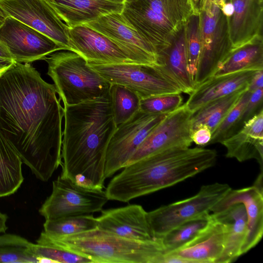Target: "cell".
I'll return each instance as SVG.
<instances>
[{
  "label": "cell",
  "mask_w": 263,
  "mask_h": 263,
  "mask_svg": "<svg viewBox=\"0 0 263 263\" xmlns=\"http://www.w3.org/2000/svg\"><path fill=\"white\" fill-rule=\"evenodd\" d=\"M57 94L29 63L14 62L0 76V131L44 182L62 163L64 107Z\"/></svg>",
  "instance_id": "1"
},
{
  "label": "cell",
  "mask_w": 263,
  "mask_h": 263,
  "mask_svg": "<svg viewBox=\"0 0 263 263\" xmlns=\"http://www.w3.org/2000/svg\"><path fill=\"white\" fill-rule=\"evenodd\" d=\"M64 119L60 176L102 190L107 147L117 127L109 97L65 104Z\"/></svg>",
  "instance_id": "2"
},
{
  "label": "cell",
  "mask_w": 263,
  "mask_h": 263,
  "mask_svg": "<svg viewBox=\"0 0 263 263\" xmlns=\"http://www.w3.org/2000/svg\"><path fill=\"white\" fill-rule=\"evenodd\" d=\"M215 149L177 147L160 152L128 164L108 184L110 200L132 199L173 186L213 166Z\"/></svg>",
  "instance_id": "3"
},
{
  "label": "cell",
  "mask_w": 263,
  "mask_h": 263,
  "mask_svg": "<svg viewBox=\"0 0 263 263\" xmlns=\"http://www.w3.org/2000/svg\"><path fill=\"white\" fill-rule=\"evenodd\" d=\"M49 237L56 243L87 256L93 263H163L165 254L160 239H129L98 228L74 235Z\"/></svg>",
  "instance_id": "4"
},
{
  "label": "cell",
  "mask_w": 263,
  "mask_h": 263,
  "mask_svg": "<svg viewBox=\"0 0 263 263\" xmlns=\"http://www.w3.org/2000/svg\"><path fill=\"white\" fill-rule=\"evenodd\" d=\"M194 13L190 0H124L121 12L157 54Z\"/></svg>",
  "instance_id": "5"
},
{
  "label": "cell",
  "mask_w": 263,
  "mask_h": 263,
  "mask_svg": "<svg viewBox=\"0 0 263 263\" xmlns=\"http://www.w3.org/2000/svg\"><path fill=\"white\" fill-rule=\"evenodd\" d=\"M44 60L48 64L47 74L64 105L109 97L110 84L78 53L56 51Z\"/></svg>",
  "instance_id": "6"
},
{
  "label": "cell",
  "mask_w": 263,
  "mask_h": 263,
  "mask_svg": "<svg viewBox=\"0 0 263 263\" xmlns=\"http://www.w3.org/2000/svg\"><path fill=\"white\" fill-rule=\"evenodd\" d=\"M68 36L72 51L87 63L157 66L156 57L112 40L85 24L69 28Z\"/></svg>",
  "instance_id": "7"
},
{
  "label": "cell",
  "mask_w": 263,
  "mask_h": 263,
  "mask_svg": "<svg viewBox=\"0 0 263 263\" xmlns=\"http://www.w3.org/2000/svg\"><path fill=\"white\" fill-rule=\"evenodd\" d=\"M231 190L226 183L202 186L195 195L147 212L148 221L155 239L188 220L211 213L212 209Z\"/></svg>",
  "instance_id": "8"
},
{
  "label": "cell",
  "mask_w": 263,
  "mask_h": 263,
  "mask_svg": "<svg viewBox=\"0 0 263 263\" xmlns=\"http://www.w3.org/2000/svg\"><path fill=\"white\" fill-rule=\"evenodd\" d=\"M199 15L201 48L195 87L213 76L233 50L227 18L220 8L212 0H206Z\"/></svg>",
  "instance_id": "9"
},
{
  "label": "cell",
  "mask_w": 263,
  "mask_h": 263,
  "mask_svg": "<svg viewBox=\"0 0 263 263\" xmlns=\"http://www.w3.org/2000/svg\"><path fill=\"white\" fill-rule=\"evenodd\" d=\"M108 200L103 189L84 187L59 176L39 212L45 220L90 214L101 212Z\"/></svg>",
  "instance_id": "10"
},
{
  "label": "cell",
  "mask_w": 263,
  "mask_h": 263,
  "mask_svg": "<svg viewBox=\"0 0 263 263\" xmlns=\"http://www.w3.org/2000/svg\"><path fill=\"white\" fill-rule=\"evenodd\" d=\"M88 64L110 84L124 86L135 91L141 99L182 93L177 86L160 74L155 66L137 63Z\"/></svg>",
  "instance_id": "11"
},
{
  "label": "cell",
  "mask_w": 263,
  "mask_h": 263,
  "mask_svg": "<svg viewBox=\"0 0 263 263\" xmlns=\"http://www.w3.org/2000/svg\"><path fill=\"white\" fill-rule=\"evenodd\" d=\"M166 115L140 110L129 120L117 126L107 147L106 179L125 167L137 148Z\"/></svg>",
  "instance_id": "12"
},
{
  "label": "cell",
  "mask_w": 263,
  "mask_h": 263,
  "mask_svg": "<svg viewBox=\"0 0 263 263\" xmlns=\"http://www.w3.org/2000/svg\"><path fill=\"white\" fill-rule=\"evenodd\" d=\"M0 10L51 39L64 50L71 51L69 27L47 0H0Z\"/></svg>",
  "instance_id": "13"
},
{
  "label": "cell",
  "mask_w": 263,
  "mask_h": 263,
  "mask_svg": "<svg viewBox=\"0 0 263 263\" xmlns=\"http://www.w3.org/2000/svg\"><path fill=\"white\" fill-rule=\"evenodd\" d=\"M0 42L13 60L30 63L43 60L63 50L51 39L12 16H5L0 25Z\"/></svg>",
  "instance_id": "14"
},
{
  "label": "cell",
  "mask_w": 263,
  "mask_h": 263,
  "mask_svg": "<svg viewBox=\"0 0 263 263\" xmlns=\"http://www.w3.org/2000/svg\"><path fill=\"white\" fill-rule=\"evenodd\" d=\"M193 114L185 103L167 114L139 145L125 166L160 152L190 147L193 142Z\"/></svg>",
  "instance_id": "15"
},
{
  "label": "cell",
  "mask_w": 263,
  "mask_h": 263,
  "mask_svg": "<svg viewBox=\"0 0 263 263\" xmlns=\"http://www.w3.org/2000/svg\"><path fill=\"white\" fill-rule=\"evenodd\" d=\"M101 212V215L96 217L97 228L129 239H156L148 221L147 212L141 205L132 204Z\"/></svg>",
  "instance_id": "16"
},
{
  "label": "cell",
  "mask_w": 263,
  "mask_h": 263,
  "mask_svg": "<svg viewBox=\"0 0 263 263\" xmlns=\"http://www.w3.org/2000/svg\"><path fill=\"white\" fill-rule=\"evenodd\" d=\"M242 203L248 218V234L242 249V254L255 247L263 234V190L255 185L243 189L231 190L212 209L216 213L228 206Z\"/></svg>",
  "instance_id": "17"
},
{
  "label": "cell",
  "mask_w": 263,
  "mask_h": 263,
  "mask_svg": "<svg viewBox=\"0 0 263 263\" xmlns=\"http://www.w3.org/2000/svg\"><path fill=\"white\" fill-rule=\"evenodd\" d=\"M224 228L211 213L208 225L180 248L165 253L181 258L186 263H216L223 250Z\"/></svg>",
  "instance_id": "18"
},
{
  "label": "cell",
  "mask_w": 263,
  "mask_h": 263,
  "mask_svg": "<svg viewBox=\"0 0 263 263\" xmlns=\"http://www.w3.org/2000/svg\"><path fill=\"white\" fill-rule=\"evenodd\" d=\"M157 71L177 86L182 92L190 94L195 88L188 72L184 25L173 36L170 45L157 54Z\"/></svg>",
  "instance_id": "19"
},
{
  "label": "cell",
  "mask_w": 263,
  "mask_h": 263,
  "mask_svg": "<svg viewBox=\"0 0 263 263\" xmlns=\"http://www.w3.org/2000/svg\"><path fill=\"white\" fill-rule=\"evenodd\" d=\"M232 14L227 18L233 49L262 36L263 0H231Z\"/></svg>",
  "instance_id": "20"
},
{
  "label": "cell",
  "mask_w": 263,
  "mask_h": 263,
  "mask_svg": "<svg viewBox=\"0 0 263 263\" xmlns=\"http://www.w3.org/2000/svg\"><path fill=\"white\" fill-rule=\"evenodd\" d=\"M256 71L244 70L209 78L197 86L190 94L188 100L185 103L186 107L194 113L212 101L242 88H248Z\"/></svg>",
  "instance_id": "21"
},
{
  "label": "cell",
  "mask_w": 263,
  "mask_h": 263,
  "mask_svg": "<svg viewBox=\"0 0 263 263\" xmlns=\"http://www.w3.org/2000/svg\"><path fill=\"white\" fill-rule=\"evenodd\" d=\"M60 18L71 28L112 13H121L123 3L109 0H47Z\"/></svg>",
  "instance_id": "22"
},
{
  "label": "cell",
  "mask_w": 263,
  "mask_h": 263,
  "mask_svg": "<svg viewBox=\"0 0 263 263\" xmlns=\"http://www.w3.org/2000/svg\"><path fill=\"white\" fill-rule=\"evenodd\" d=\"M211 214L222 223L224 228L223 250L216 263L232 262L242 255V249L248 234L245 207L242 203H236Z\"/></svg>",
  "instance_id": "23"
},
{
  "label": "cell",
  "mask_w": 263,
  "mask_h": 263,
  "mask_svg": "<svg viewBox=\"0 0 263 263\" xmlns=\"http://www.w3.org/2000/svg\"><path fill=\"white\" fill-rule=\"evenodd\" d=\"M85 25L104 35L157 58L155 48L125 20L121 13L104 15Z\"/></svg>",
  "instance_id": "24"
},
{
  "label": "cell",
  "mask_w": 263,
  "mask_h": 263,
  "mask_svg": "<svg viewBox=\"0 0 263 263\" xmlns=\"http://www.w3.org/2000/svg\"><path fill=\"white\" fill-rule=\"evenodd\" d=\"M263 69V39L257 36L233 49L221 63L214 76H221L244 70Z\"/></svg>",
  "instance_id": "25"
},
{
  "label": "cell",
  "mask_w": 263,
  "mask_h": 263,
  "mask_svg": "<svg viewBox=\"0 0 263 263\" xmlns=\"http://www.w3.org/2000/svg\"><path fill=\"white\" fill-rule=\"evenodd\" d=\"M22 161L0 131V198L14 194L24 181Z\"/></svg>",
  "instance_id": "26"
},
{
  "label": "cell",
  "mask_w": 263,
  "mask_h": 263,
  "mask_svg": "<svg viewBox=\"0 0 263 263\" xmlns=\"http://www.w3.org/2000/svg\"><path fill=\"white\" fill-rule=\"evenodd\" d=\"M248 88L212 101L201 107L192 116V132L201 126H206L212 133L237 102Z\"/></svg>",
  "instance_id": "27"
},
{
  "label": "cell",
  "mask_w": 263,
  "mask_h": 263,
  "mask_svg": "<svg viewBox=\"0 0 263 263\" xmlns=\"http://www.w3.org/2000/svg\"><path fill=\"white\" fill-rule=\"evenodd\" d=\"M227 149L226 156L239 162L255 159L263 164V139L252 137L241 130L220 143Z\"/></svg>",
  "instance_id": "28"
},
{
  "label": "cell",
  "mask_w": 263,
  "mask_h": 263,
  "mask_svg": "<svg viewBox=\"0 0 263 263\" xmlns=\"http://www.w3.org/2000/svg\"><path fill=\"white\" fill-rule=\"evenodd\" d=\"M29 247V252L37 257L49 258L54 263H93L87 256L66 248L54 242L44 231Z\"/></svg>",
  "instance_id": "29"
},
{
  "label": "cell",
  "mask_w": 263,
  "mask_h": 263,
  "mask_svg": "<svg viewBox=\"0 0 263 263\" xmlns=\"http://www.w3.org/2000/svg\"><path fill=\"white\" fill-rule=\"evenodd\" d=\"M109 99L117 126L129 120L140 109V97L124 86L110 84Z\"/></svg>",
  "instance_id": "30"
},
{
  "label": "cell",
  "mask_w": 263,
  "mask_h": 263,
  "mask_svg": "<svg viewBox=\"0 0 263 263\" xmlns=\"http://www.w3.org/2000/svg\"><path fill=\"white\" fill-rule=\"evenodd\" d=\"M211 213L188 220L171 230L160 239L165 253L177 250L194 239L209 223Z\"/></svg>",
  "instance_id": "31"
},
{
  "label": "cell",
  "mask_w": 263,
  "mask_h": 263,
  "mask_svg": "<svg viewBox=\"0 0 263 263\" xmlns=\"http://www.w3.org/2000/svg\"><path fill=\"white\" fill-rule=\"evenodd\" d=\"M44 231L51 237L77 234L97 228L96 218L84 214L68 216L54 220H45Z\"/></svg>",
  "instance_id": "32"
},
{
  "label": "cell",
  "mask_w": 263,
  "mask_h": 263,
  "mask_svg": "<svg viewBox=\"0 0 263 263\" xmlns=\"http://www.w3.org/2000/svg\"><path fill=\"white\" fill-rule=\"evenodd\" d=\"M251 93L248 89L243 92L236 104L212 133L208 145L220 143L241 129L242 116Z\"/></svg>",
  "instance_id": "33"
},
{
  "label": "cell",
  "mask_w": 263,
  "mask_h": 263,
  "mask_svg": "<svg viewBox=\"0 0 263 263\" xmlns=\"http://www.w3.org/2000/svg\"><path fill=\"white\" fill-rule=\"evenodd\" d=\"M184 29L187 60V68L194 82L201 48L199 13H194L189 17L184 24Z\"/></svg>",
  "instance_id": "34"
},
{
  "label": "cell",
  "mask_w": 263,
  "mask_h": 263,
  "mask_svg": "<svg viewBox=\"0 0 263 263\" xmlns=\"http://www.w3.org/2000/svg\"><path fill=\"white\" fill-rule=\"evenodd\" d=\"M183 101L180 93L154 96L141 99L140 110L155 114H167L178 107Z\"/></svg>",
  "instance_id": "35"
},
{
  "label": "cell",
  "mask_w": 263,
  "mask_h": 263,
  "mask_svg": "<svg viewBox=\"0 0 263 263\" xmlns=\"http://www.w3.org/2000/svg\"><path fill=\"white\" fill-rule=\"evenodd\" d=\"M29 247H0V262H37L36 258L29 252Z\"/></svg>",
  "instance_id": "36"
},
{
  "label": "cell",
  "mask_w": 263,
  "mask_h": 263,
  "mask_svg": "<svg viewBox=\"0 0 263 263\" xmlns=\"http://www.w3.org/2000/svg\"><path fill=\"white\" fill-rule=\"evenodd\" d=\"M262 88L252 92L243 111L241 118V124H243L262 108Z\"/></svg>",
  "instance_id": "37"
},
{
  "label": "cell",
  "mask_w": 263,
  "mask_h": 263,
  "mask_svg": "<svg viewBox=\"0 0 263 263\" xmlns=\"http://www.w3.org/2000/svg\"><path fill=\"white\" fill-rule=\"evenodd\" d=\"M240 130L252 137L263 139V109L246 122Z\"/></svg>",
  "instance_id": "38"
},
{
  "label": "cell",
  "mask_w": 263,
  "mask_h": 263,
  "mask_svg": "<svg viewBox=\"0 0 263 263\" xmlns=\"http://www.w3.org/2000/svg\"><path fill=\"white\" fill-rule=\"evenodd\" d=\"M212 132L206 126H201L193 130L191 138L193 142L198 146L208 145L212 138Z\"/></svg>",
  "instance_id": "39"
},
{
  "label": "cell",
  "mask_w": 263,
  "mask_h": 263,
  "mask_svg": "<svg viewBox=\"0 0 263 263\" xmlns=\"http://www.w3.org/2000/svg\"><path fill=\"white\" fill-rule=\"evenodd\" d=\"M263 87V69L257 71L252 78L248 88L251 92Z\"/></svg>",
  "instance_id": "40"
},
{
  "label": "cell",
  "mask_w": 263,
  "mask_h": 263,
  "mask_svg": "<svg viewBox=\"0 0 263 263\" xmlns=\"http://www.w3.org/2000/svg\"><path fill=\"white\" fill-rule=\"evenodd\" d=\"M15 62L6 47L0 42V62Z\"/></svg>",
  "instance_id": "41"
},
{
  "label": "cell",
  "mask_w": 263,
  "mask_h": 263,
  "mask_svg": "<svg viewBox=\"0 0 263 263\" xmlns=\"http://www.w3.org/2000/svg\"><path fill=\"white\" fill-rule=\"evenodd\" d=\"M194 13H200L203 10L206 0H190Z\"/></svg>",
  "instance_id": "42"
},
{
  "label": "cell",
  "mask_w": 263,
  "mask_h": 263,
  "mask_svg": "<svg viewBox=\"0 0 263 263\" xmlns=\"http://www.w3.org/2000/svg\"><path fill=\"white\" fill-rule=\"evenodd\" d=\"M8 217L7 214L0 211V233H5L8 227L6 224Z\"/></svg>",
  "instance_id": "43"
},
{
  "label": "cell",
  "mask_w": 263,
  "mask_h": 263,
  "mask_svg": "<svg viewBox=\"0 0 263 263\" xmlns=\"http://www.w3.org/2000/svg\"><path fill=\"white\" fill-rule=\"evenodd\" d=\"M15 62H0V76L7 70Z\"/></svg>",
  "instance_id": "44"
},
{
  "label": "cell",
  "mask_w": 263,
  "mask_h": 263,
  "mask_svg": "<svg viewBox=\"0 0 263 263\" xmlns=\"http://www.w3.org/2000/svg\"><path fill=\"white\" fill-rule=\"evenodd\" d=\"M220 9L226 5L231 3V0H212Z\"/></svg>",
  "instance_id": "45"
},
{
  "label": "cell",
  "mask_w": 263,
  "mask_h": 263,
  "mask_svg": "<svg viewBox=\"0 0 263 263\" xmlns=\"http://www.w3.org/2000/svg\"><path fill=\"white\" fill-rule=\"evenodd\" d=\"M4 17H5L4 15L3 14V12L0 10V25L2 23Z\"/></svg>",
  "instance_id": "46"
},
{
  "label": "cell",
  "mask_w": 263,
  "mask_h": 263,
  "mask_svg": "<svg viewBox=\"0 0 263 263\" xmlns=\"http://www.w3.org/2000/svg\"><path fill=\"white\" fill-rule=\"evenodd\" d=\"M109 1H115V2H120V3H123L124 0H109Z\"/></svg>",
  "instance_id": "47"
}]
</instances>
